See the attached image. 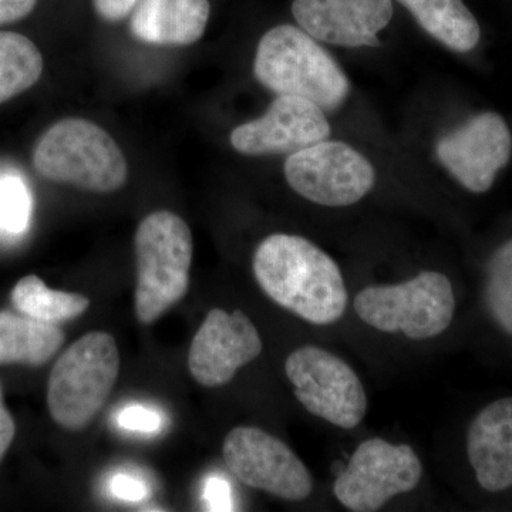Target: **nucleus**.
<instances>
[{"instance_id":"obj_1","label":"nucleus","mask_w":512,"mask_h":512,"mask_svg":"<svg viewBox=\"0 0 512 512\" xmlns=\"http://www.w3.org/2000/svg\"><path fill=\"white\" fill-rule=\"evenodd\" d=\"M252 268L265 295L305 322L328 326L345 315L349 293L342 272L309 239L269 235L256 248Z\"/></svg>"},{"instance_id":"obj_2","label":"nucleus","mask_w":512,"mask_h":512,"mask_svg":"<svg viewBox=\"0 0 512 512\" xmlns=\"http://www.w3.org/2000/svg\"><path fill=\"white\" fill-rule=\"evenodd\" d=\"M255 79L278 96H298L335 111L345 104L350 82L335 57L301 28L279 25L259 40Z\"/></svg>"},{"instance_id":"obj_3","label":"nucleus","mask_w":512,"mask_h":512,"mask_svg":"<svg viewBox=\"0 0 512 512\" xmlns=\"http://www.w3.org/2000/svg\"><path fill=\"white\" fill-rule=\"evenodd\" d=\"M137 286L134 311L151 325L177 305L190 288L191 229L171 211H156L140 222L134 237Z\"/></svg>"},{"instance_id":"obj_4","label":"nucleus","mask_w":512,"mask_h":512,"mask_svg":"<svg viewBox=\"0 0 512 512\" xmlns=\"http://www.w3.org/2000/svg\"><path fill=\"white\" fill-rule=\"evenodd\" d=\"M33 165L46 180L93 192L120 190L128 174L116 140L84 119H64L50 127L36 144Z\"/></svg>"},{"instance_id":"obj_5","label":"nucleus","mask_w":512,"mask_h":512,"mask_svg":"<svg viewBox=\"0 0 512 512\" xmlns=\"http://www.w3.org/2000/svg\"><path fill=\"white\" fill-rule=\"evenodd\" d=\"M120 372V352L107 332H90L57 360L49 384L47 407L63 429H86L110 397Z\"/></svg>"},{"instance_id":"obj_6","label":"nucleus","mask_w":512,"mask_h":512,"mask_svg":"<svg viewBox=\"0 0 512 512\" xmlns=\"http://www.w3.org/2000/svg\"><path fill=\"white\" fill-rule=\"evenodd\" d=\"M353 306L370 328L429 340L453 325L457 296L447 275L423 271L402 284L366 286L355 296Z\"/></svg>"},{"instance_id":"obj_7","label":"nucleus","mask_w":512,"mask_h":512,"mask_svg":"<svg viewBox=\"0 0 512 512\" xmlns=\"http://www.w3.org/2000/svg\"><path fill=\"white\" fill-rule=\"evenodd\" d=\"M285 373L296 399L313 416L345 430L365 419V387L339 356L319 346H302L286 357Z\"/></svg>"},{"instance_id":"obj_8","label":"nucleus","mask_w":512,"mask_h":512,"mask_svg":"<svg viewBox=\"0 0 512 512\" xmlns=\"http://www.w3.org/2000/svg\"><path fill=\"white\" fill-rule=\"evenodd\" d=\"M284 173L296 194L330 208L357 204L376 184L372 163L343 141L323 140L289 154Z\"/></svg>"},{"instance_id":"obj_9","label":"nucleus","mask_w":512,"mask_h":512,"mask_svg":"<svg viewBox=\"0 0 512 512\" xmlns=\"http://www.w3.org/2000/svg\"><path fill=\"white\" fill-rule=\"evenodd\" d=\"M421 477L423 464L412 447L375 437L357 446L333 494L346 510L375 512L396 495L412 493Z\"/></svg>"},{"instance_id":"obj_10","label":"nucleus","mask_w":512,"mask_h":512,"mask_svg":"<svg viewBox=\"0 0 512 512\" xmlns=\"http://www.w3.org/2000/svg\"><path fill=\"white\" fill-rule=\"evenodd\" d=\"M225 466L242 484L285 501L306 500L313 478L284 441L258 427L232 429L222 444Z\"/></svg>"},{"instance_id":"obj_11","label":"nucleus","mask_w":512,"mask_h":512,"mask_svg":"<svg viewBox=\"0 0 512 512\" xmlns=\"http://www.w3.org/2000/svg\"><path fill=\"white\" fill-rule=\"evenodd\" d=\"M512 134L500 114H477L441 137L436 156L441 165L473 194L490 191L498 173L510 163Z\"/></svg>"},{"instance_id":"obj_12","label":"nucleus","mask_w":512,"mask_h":512,"mask_svg":"<svg viewBox=\"0 0 512 512\" xmlns=\"http://www.w3.org/2000/svg\"><path fill=\"white\" fill-rule=\"evenodd\" d=\"M332 127L325 110L298 96H278L258 119L232 130L229 143L251 157L281 156L328 140Z\"/></svg>"},{"instance_id":"obj_13","label":"nucleus","mask_w":512,"mask_h":512,"mask_svg":"<svg viewBox=\"0 0 512 512\" xmlns=\"http://www.w3.org/2000/svg\"><path fill=\"white\" fill-rule=\"evenodd\" d=\"M264 349L261 335L244 312L212 309L191 342L188 367L195 382L221 387Z\"/></svg>"},{"instance_id":"obj_14","label":"nucleus","mask_w":512,"mask_h":512,"mask_svg":"<svg viewBox=\"0 0 512 512\" xmlns=\"http://www.w3.org/2000/svg\"><path fill=\"white\" fill-rule=\"evenodd\" d=\"M392 0H293L299 28L318 42L349 47H379V35L393 19Z\"/></svg>"},{"instance_id":"obj_15","label":"nucleus","mask_w":512,"mask_h":512,"mask_svg":"<svg viewBox=\"0 0 512 512\" xmlns=\"http://www.w3.org/2000/svg\"><path fill=\"white\" fill-rule=\"evenodd\" d=\"M464 454L481 493L488 497L512 494V394L485 403L471 417Z\"/></svg>"},{"instance_id":"obj_16","label":"nucleus","mask_w":512,"mask_h":512,"mask_svg":"<svg viewBox=\"0 0 512 512\" xmlns=\"http://www.w3.org/2000/svg\"><path fill=\"white\" fill-rule=\"evenodd\" d=\"M210 15V0H138L130 29L144 43L187 46L204 35Z\"/></svg>"},{"instance_id":"obj_17","label":"nucleus","mask_w":512,"mask_h":512,"mask_svg":"<svg viewBox=\"0 0 512 512\" xmlns=\"http://www.w3.org/2000/svg\"><path fill=\"white\" fill-rule=\"evenodd\" d=\"M63 343L64 332L56 323L0 312V365L43 366Z\"/></svg>"},{"instance_id":"obj_18","label":"nucleus","mask_w":512,"mask_h":512,"mask_svg":"<svg viewBox=\"0 0 512 512\" xmlns=\"http://www.w3.org/2000/svg\"><path fill=\"white\" fill-rule=\"evenodd\" d=\"M412 13L424 32L447 49L471 52L480 43L481 29L476 16L463 0H397Z\"/></svg>"},{"instance_id":"obj_19","label":"nucleus","mask_w":512,"mask_h":512,"mask_svg":"<svg viewBox=\"0 0 512 512\" xmlns=\"http://www.w3.org/2000/svg\"><path fill=\"white\" fill-rule=\"evenodd\" d=\"M480 305L495 335L512 343V237L498 244L485 258Z\"/></svg>"},{"instance_id":"obj_20","label":"nucleus","mask_w":512,"mask_h":512,"mask_svg":"<svg viewBox=\"0 0 512 512\" xmlns=\"http://www.w3.org/2000/svg\"><path fill=\"white\" fill-rule=\"evenodd\" d=\"M10 299L18 312L56 325L79 318L90 306L86 296L50 289L36 275L20 279L10 293Z\"/></svg>"},{"instance_id":"obj_21","label":"nucleus","mask_w":512,"mask_h":512,"mask_svg":"<svg viewBox=\"0 0 512 512\" xmlns=\"http://www.w3.org/2000/svg\"><path fill=\"white\" fill-rule=\"evenodd\" d=\"M42 73V53L32 40L0 32V104L35 86Z\"/></svg>"},{"instance_id":"obj_22","label":"nucleus","mask_w":512,"mask_h":512,"mask_svg":"<svg viewBox=\"0 0 512 512\" xmlns=\"http://www.w3.org/2000/svg\"><path fill=\"white\" fill-rule=\"evenodd\" d=\"M33 200L25 178L16 171L0 174V234L19 237L28 231Z\"/></svg>"},{"instance_id":"obj_23","label":"nucleus","mask_w":512,"mask_h":512,"mask_svg":"<svg viewBox=\"0 0 512 512\" xmlns=\"http://www.w3.org/2000/svg\"><path fill=\"white\" fill-rule=\"evenodd\" d=\"M116 423L123 430L140 434H156L163 429L164 417L153 407L130 404L117 413Z\"/></svg>"},{"instance_id":"obj_24","label":"nucleus","mask_w":512,"mask_h":512,"mask_svg":"<svg viewBox=\"0 0 512 512\" xmlns=\"http://www.w3.org/2000/svg\"><path fill=\"white\" fill-rule=\"evenodd\" d=\"M110 491L114 497L128 501V503H140L150 497V487L146 481L128 471L114 474L111 477Z\"/></svg>"},{"instance_id":"obj_25","label":"nucleus","mask_w":512,"mask_h":512,"mask_svg":"<svg viewBox=\"0 0 512 512\" xmlns=\"http://www.w3.org/2000/svg\"><path fill=\"white\" fill-rule=\"evenodd\" d=\"M204 501L210 511L231 510L228 483L220 477H210L204 487Z\"/></svg>"},{"instance_id":"obj_26","label":"nucleus","mask_w":512,"mask_h":512,"mask_svg":"<svg viewBox=\"0 0 512 512\" xmlns=\"http://www.w3.org/2000/svg\"><path fill=\"white\" fill-rule=\"evenodd\" d=\"M93 3L100 18L107 22H119L130 15L138 0H93Z\"/></svg>"},{"instance_id":"obj_27","label":"nucleus","mask_w":512,"mask_h":512,"mask_svg":"<svg viewBox=\"0 0 512 512\" xmlns=\"http://www.w3.org/2000/svg\"><path fill=\"white\" fill-rule=\"evenodd\" d=\"M37 0H0V25L25 19L35 10Z\"/></svg>"},{"instance_id":"obj_28","label":"nucleus","mask_w":512,"mask_h":512,"mask_svg":"<svg viewBox=\"0 0 512 512\" xmlns=\"http://www.w3.org/2000/svg\"><path fill=\"white\" fill-rule=\"evenodd\" d=\"M15 434V420H13L9 410L6 409L5 400H3L2 386H0V461H2L5 454L8 453L9 447L12 446Z\"/></svg>"}]
</instances>
